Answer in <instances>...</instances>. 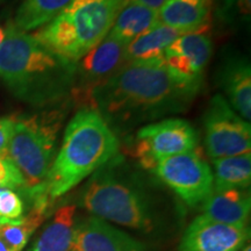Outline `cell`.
Here are the masks:
<instances>
[{"instance_id": "cell-1", "label": "cell", "mask_w": 251, "mask_h": 251, "mask_svg": "<svg viewBox=\"0 0 251 251\" xmlns=\"http://www.w3.org/2000/svg\"><path fill=\"white\" fill-rule=\"evenodd\" d=\"M201 81L188 80L163 63H126L120 70L87 92L81 101L101 115L115 130L183 113Z\"/></svg>"}, {"instance_id": "cell-2", "label": "cell", "mask_w": 251, "mask_h": 251, "mask_svg": "<svg viewBox=\"0 0 251 251\" xmlns=\"http://www.w3.org/2000/svg\"><path fill=\"white\" fill-rule=\"evenodd\" d=\"M75 76L76 64L8 25L0 46V77L15 96L34 103L51 102L72 92Z\"/></svg>"}, {"instance_id": "cell-3", "label": "cell", "mask_w": 251, "mask_h": 251, "mask_svg": "<svg viewBox=\"0 0 251 251\" xmlns=\"http://www.w3.org/2000/svg\"><path fill=\"white\" fill-rule=\"evenodd\" d=\"M119 151L117 134L92 108L83 107L69 122L61 149L45 183L34 187L50 202L64 196Z\"/></svg>"}, {"instance_id": "cell-4", "label": "cell", "mask_w": 251, "mask_h": 251, "mask_svg": "<svg viewBox=\"0 0 251 251\" xmlns=\"http://www.w3.org/2000/svg\"><path fill=\"white\" fill-rule=\"evenodd\" d=\"M122 0H72L34 37L65 61L76 63L108 35Z\"/></svg>"}, {"instance_id": "cell-5", "label": "cell", "mask_w": 251, "mask_h": 251, "mask_svg": "<svg viewBox=\"0 0 251 251\" xmlns=\"http://www.w3.org/2000/svg\"><path fill=\"white\" fill-rule=\"evenodd\" d=\"M79 205L94 216L141 233H153L161 225L151 199L134 183L109 170L91 178Z\"/></svg>"}, {"instance_id": "cell-6", "label": "cell", "mask_w": 251, "mask_h": 251, "mask_svg": "<svg viewBox=\"0 0 251 251\" xmlns=\"http://www.w3.org/2000/svg\"><path fill=\"white\" fill-rule=\"evenodd\" d=\"M65 113L62 109L13 119L8 156L25 179V190L45 183L55 159Z\"/></svg>"}, {"instance_id": "cell-7", "label": "cell", "mask_w": 251, "mask_h": 251, "mask_svg": "<svg viewBox=\"0 0 251 251\" xmlns=\"http://www.w3.org/2000/svg\"><path fill=\"white\" fill-rule=\"evenodd\" d=\"M205 146L213 159L250 153L251 128L221 94L209 102L203 117Z\"/></svg>"}, {"instance_id": "cell-8", "label": "cell", "mask_w": 251, "mask_h": 251, "mask_svg": "<svg viewBox=\"0 0 251 251\" xmlns=\"http://www.w3.org/2000/svg\"><path fill=\"white\" fill-rule=\"evenodd\" d=\"M198 134L192 125L181 119H165L152 122L137 131L135 156L146 169L168 157L193 151Z\"/></svg>"}, {"instance_id": "cell-9", "label": "cell", "mask_w": 251, "mask_h": 251, "mask_svg": "<svg viewBox=\"0 0 251 251\" xmlns=\"http://www.w3.org/2000/svg\"><path fill=\"white\" fill-rule=\"evenodd\" d=\"M152 170L191 207L202 203L214 187V178L208 163L194 150L162 159Z\"/></svg>"}, {"instance_id": "cell-10", "label": "cell", "mask_w": 251, "mask_h": 251, "mask_svg": "<svg viewBox=\"0 0 251 251\" xmlns=\"http://www.w3.org/2000/svg\"><path fill=\"white\" fill-rule=\"evenodd\" d=\"M124 42L107 35L76 63L75 87L71 94L81 100L89 91L107 80L127 63Z\"/></svg>"}, {"instance_id": "cell-11", "label": "cell", "mask_w": 251, "mask_h": 251, "mask_svg": "<svg viewBox=\"0 0 251 251\" xmlns=\"http://www.w3.org/2000/svg\"><path fill=\"white\" fill-rule=\"evenodd\" d=\"M249 236L250 231L247 226L226 225L199 215L185 230L179 251L241 250Z\"/></svg>"}, {"instance_id": "cell-12", "label": "cell", "mask_w": 251, "mask_h": 251, "mask_svg": "<svg viewBox=\"0 0 251 251\" xmlns=\"http://www.w3.org/2000/svg\"><path fill=\"white\" fill-rule=\"evenodd\" d=\"M212 51L213 45L207 30L184 33L166 48L163 64L177 76L201 81Z\"/></svg>"}, {"instance_id": "cell-13", "label": "cell", "mask_w": 251, "mask_h": 251, "mask_svg": "<svg viewBox=\"0 0 251 251\" xmlns=\"http://www.w3.org/2000/svg\"><path fill=\"white\" fill-rule=\"evenodd\" d=\"M144 246L98 216L77 218L71 251H142Z\"/></svg>"}, {"instance_id": "cell-14", "label": "cell", "mask_w": 251, "mask_h": 251, "mask_svg": "<svg viewBox=\"0 0 251 251\" xmlns=\"http://www.w3.org/2000/svg\"><path fill=\"white\" fill-rule=\"evenodd\" d=\"M250 208L249 191L241 188H213L209 196L202 202V215L221 224L247 226Z\"/></svg>"}, {"instance_id": "cell-15", "label": "cell", "mask_w": 251, "mask_h": 251, "mask_svg": "<svg viewBox=\"0 0 251 251\" xmlns=\"http://www.w3.org/2000/svg\"><path fill=\"white\" fill-rule=\"evenodd\" d=\"M212 0H166L157 11L158 23L181 33L208 30Z\"/></svg>"}, {"instance_id": "cell-16", "label": "cell", "mask_w": 251, "mask_h": 251, "mask_svg": "<svg viewBox=\"0 0 251 251\" xmlns=\"http://www.w3.org/2000/svg\"><path fill=\"white\" fill-rule=\"evenodd\" d=\"M181 34L184 33L157 23L151 29L128 43L127 63H163L166 48Z\"/></svg>"}, {"instance_id": "cell-17", "label": "cell", "mask_w": 251, "mask_h": 251, "mask_svg": "<svg viewBox=\"0 0 251 251\" xmlns=\"http://www.w3.org/2000/svg\"><path fill=\"white\" fill-rule=\"evenodd\" d=\"M222 87L227 94L229 105L240 113L244 120L251 119V69L246 59L229 62L222 71Z\"/></svg>"}, {"instance_id": "cell-18", "label": "cell", "mask_w": 251, "mask_h": 251, "mask_svg": "<svg viewBox=\"0 0 251 251\" xmlns=\"http://www.w3.org/2000/svg\"><path fill=\"white\" fill-rule=\"evenodd\" d=\"M76 213V205L59 207L30 251H71Z\"/></svg>"}, {"instance_id": "cell-19", "label": "cell", "mask_w": 251, "mask_h": 251, "mask_svg": "<svg viewBox=\"0 0 251 251\" xmlns=\"http://www.w3.org/2000/svg\"><path fill=\"white\" fill-rule=\"evenodd\" d=\"M158 23L157 12L137 4H122L108 35L125 45L148 31Z\"/></svg>"}, {"instance_id": "cell-20", "label": "cell", "mask_w": 251, "mask_h": 251, "mask_svg": "<svg viewBox=\"0 0 251 251\" xmlns=\"http://www.w3.org/2000/svg\"><path fill=\"white\" fill-rule=\"evenodd\" d=\"M215 190L241 188L247 190L251 181V155L224 157L213 159Z\"/></svg>"}, {"instance_id": "cell-21", "label": "cell", "mask_w": 251, "mask_h": 251, "mask_svg": "<svg viewBox=\"0 0 251 251\" xmlns=\"http://www.w3.org/2000/svg\"><path fill=\"white\" fill-rule=\"evenodd\" d=\"M72 0H24L15 15L14 25L23 31L37 29L54 20Z\"/></svg>"}, {"instance_id": "cell-22", "label": "cell", "mask_w": 251, "mask_h": 251, "mask_svg": "<svg viewBox=\"0 0 251 251\" xmlns=\"http://www.w3.org/2000/svg\"><path fill=\"white\" fill-rule=\"evenodd\" d=\"M24 202L17 192L8 188L0 190V216L15 221L23 218Z\"/></svg>"}, {"instance_id": "cell-23", "label": "cell", "mask_w": 251, "mask_h": 251, "mask_svg": "<svg viewBox=\"0 0 251 251\" xmlns=\"http://www.w3.org/2000/svg\"><path fill=\"white\" fill-rule=\"evenodd\" d=\"M25 179L17 165L12 162L9 156L0 157V190L8 188H25Z\"/></svg>"}, {"instance_id": "cell-24", "label": "cell", "mask_w": 251, "mask_h": 251, "mask_svg": "<svg viewBox=\"0 0 251 251\" xmlns=\"http://www.w3.org/2000/svg\"><path fill=\"white\" fill-rule=\"evenodd\" d=\"M251 0H224L221 5L222 14L234 17H250Z\"/></svg>"}, {"instance_id": "cell-25", "label": "cell", "mask_w": 251, "mask_h": 251, "mask_svg": "<svg viewBox=\"0 0 251 251\" xmlns=\"http://www.w3.org/2000/svg\"><path fill=\"white\" fill-rule=\"evenodd\" d=\"M13 119H0V157L8 156V144L13 130Z\"/></svg>"}, {"instance_id": "cell-26", "label": "cell", "mask_w": 251, "mask_h": 251, "mask_svg": "<svg viewBox=\"0 0 251 251\" xmlns=\"http://www.w3.org/2000/svg\"><path fill=\"white\" fill-rule=\"evenodd\" d=\"M166 2V0H122V4H137L146 6L152 11H158Z\"/></svg>"}, {"instance_id": "cell-27", "label": "cell", "mask_w": 251, "mask_h": 251, "mask_svg": "<svg viewBox=\"0 0 251 251\" xmlns=\"http://www.w3.org/2000/svg\"><path fill=\"white\" fill-rule=\"evenodd\" d=\"M0 251H14L4 240H2L1 236H0Z\"/></svg>"}, {"instance_id": "cell-28", "label": "cell", "mask_w": 251, "mask_h": 251, "mask_svg": "<svg viewBox=\"0 0 251 251\" xmlns=\"http://www.w3.org/2000/svg\"><path fill=\"white\" fill-rule=\"evenodd\" d=\"M15 221H17V220H15ZM12 222H14V221H9V220L5 219V218H2V216H0V227H1L2 225H6V224H12Z\"/></svg>"}, {"instance_id": "cell-29", "label": "cell", "mask_w": 251, "mask_h": 251, "mask_svg": "<svg viewBox=\"0 0 251 251\" xmlns=\"http://www.w3.org/2000/svg\"><path fill=\"white\" fill-rule=\"evenodd\" d=\"M4 37H5V29L0 26V46H1L2 41H4Z\"/></svg>"}, {"instance_id": "cell-30", "label": "cell", "mask_w": 251, "mask_h": 251, "mask_svg": "<svg viewBox=\"0 0 251 251\" xmlns=\"http://www.w3.org/2000/svg\"><path fill=\"white\" fill-rule=\"evenodd\" d=\"M242 251H251L250 244H248V246H244V247H243V250H242Z\"/></svg>"}, {"instance_id": "cell-31", "label": "cell", "mask_w": 251, "mask_h": 251, "mask_svg": "<svg viewBox=\"0 0 251 251\" xmlns=\"http://www.w3.org/2000/svg\"><path fill=\"white\" fill-rule=\"evenodd\" d=\"M234 251H241V250H234Z\"/></svg>"}, {"instance_id": "cell-32", "label": "cell", "mask_w": 251, "mask_h": 251, "mask_svg": "<svg viewBox=\"0 0 251 251\" xmlns=\"http://www.w3.org/2000/svg\"><path fill=\"white\" fill-rule=\"evenodd\" d=\"M27 251H30V249H29V250H27Z\"/></svg>"}]
</instances>
